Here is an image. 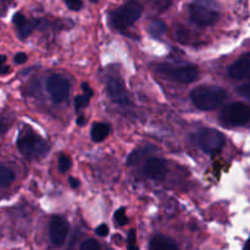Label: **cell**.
<instances>
[{
  "instance_id": "1",
  "label": "cell",
  "mask_w": 250,
  "mask_h": 250,
  "mask_svg": "<svg viewBox=\"0 0 250 250\" xmlns=\"http://www.w3.org/2000/svg\"><path fill=\"white\" fill-rule=\"evenodd\" d=\"M17 149L24 158L41 159L48 154L50 146H49L48 142L34 133L31 128L26 127L24 129H22L17 138Z\"/></svg>"
},
{
  "instance_id": "2",
  "label": "cell",
  "mask_w": 250,
  "mask_h": 250,
  "mask_svg": "<svg viewBox=\"0 0 250 250\" xmlns=\"http://www.w3.org/2000/svg\"><path fill=\"white\" fill-rule=\"evenodd\" d=\"M226 92L219 87H198L190 92L192 103L200 110H215L226 99Z\"/></svg>"
},
{
  "instance_id": "3",
  "label": "cell",
  "mask_w": 250,
  "mask_h": 250,
  "mask_svg": "<svg viewBox=\"0 0 250 250\" xmlns=\"http://www.w3.org/2000/svg\"><path fill=\"white\" fill-rule=\"evenodd\" d=\"M143 6L137 1H128L110 15V20L115 28L124 29L132 26L141 17Z\"/></svg>"
},
{
  "instance_id": "4",
  "label": "cell",
  "mask_w": 250,
  "mask_h": 250,
  "mask_svg": "<svg viewBox=\"0 0 250 250\" xmlns=\"http://www.w3.org/2000/svg\"><path fill=\"white\" fill-rule=\"evenodd\" d=\"M198 146L205 153L214 154L221 150L225 146V136L214 128H204L195 136Z\"/></svg>"
},
{
  "instance_id": "5",
  "label": "cell",
  "mask_w": 250,
  "mask_h": 250,
  "mask_svg": "<svg viewBox=\"0 0 250 250\" xmlns=\"http://www.w3.org/2000/svg\"><path fill=\"white\" fill-rule=\"evenodd\" d=\"M221 120L229 126H242L250 121V107L243 103H232L221 111Z\"/></svg>"
},
{
  "instance_id": "6",
  "label": "cell",
  "mask_w": 250,
  "mask_h": 250,
  "mask_svg": "<svg viewBox=\"0 0 250 250\" xmlns=\"http://www.w3.org/2000/svg\"><path fill=\"white\" fill-rule=\"evenodd\" d=\"M160 68L164 75L178 83H190L197 80L198 68L194 65H163Z\"/></svg>"
},
{
  "instance_id": "7",
  "label": "cell",
  "mask_w": 250,
  "mask_h": 250,
  "mask_svg": "<svg viewBox=\"0 0 250 250\" xmlns=\"http://www.w3.org/2000/svg\"><path fill=\"white\" fill-rule=\"evenodd\" d=\"M71 84L67 78L60 75H53L46 81V90L54 102L62 103L70 94Z\"/></svg>"
},
{
  "instance_id": "8",
  "label": "cell",
  "mask_w": 250,
  "mask_h": 250,
  "mask_svg": "<svg viewBox=\"0 0 250 250\" xmlns=\"http://www.w3.org/2000/svg\"><path fill=\"white\" fill-rule=\"evenodd\" d=\"M189 15L192 21L200 27L212 26L214 23H216L220 17L219 12L216 10L209 9V7L198 4V2L190 5Z\"/></svg>"
},
{
  "instance_id": "9",
  "label": "cell",
  "mask_w": 250,
  "mask_h": 250,
  "mask_svg": "<svg viewBox=\"0 0 250 250\" xmlns=\"http://www.w3.org/2000/svg\"><path fill=\"white\" fill-rule=\"evenodd\" d=\"M68 229H70L68 222L63 217H51L50 224H49V232H50V239L53 244L58 247L62 246L67 238Z\"/></svg>"
},
{
  "instance_id": "10",
  "label": "cell",
  "mask_w": 250,
  "mask_h": 250,
  "mask_svg": "<svg viewBox=\"0 0 250 250\" xmlns=\"http://www.w3.org/2000/svg\"><path fill=\"white\" fill-rule=\"evenodd\" d=\"M106 90L109 97L111 98L112 102L120 105H129L131 100H129L127 90L125 88L124 82L120 80L119 77H111L109 78L106 83Z\"/></svg>"
},
{
  "instance_id": "11",
  "label": "cell",
  "mask_w": 250,
  "mask_h": 250,
  "mask_svg": "<svg viewBox=\"0 0 250 250\" xmlns=\"http://www.w3.org/2000/svg\"><path fill=\"white\" fill-rule=\"evenodd\" d=\"M229 75L233 80H246L250 77V53L242 55L229 67Z\"/></svg>"
},
{
  "instance_id": "12",
  "label": "cell",
  "mask_w": 250,
  "mask_h": 250,
  "mask_svg": "<svg viewBox=\"0 0 250 250\" xmlns=\"http://www.w3.org/2000/svg\"><path fill=\"white\" fill-rule=\"evenodd\" d=\"M144 173L148 176L149 178H154V180H161L165 177L167 173V164L165 160L158 158H151L146 160V165H144Z\"/></svg>"
},
{
  "instance_id": "13",
  "label": "cell",
  "mask_w": 250,
  "mask_h": 250,
  "mask_svg": "<svg viewBox=\"0 0 250 250\" xmlns=\"http://www.w3.org/2000/svg\"><path fill=\"white\" fill-rule=\"evenodd\" d=\"M12 22L17 27V33H19V36L22 39L28 37L33 32V29H36V27L38 26V21L37 20H28L22 14L15 15L14 19H12Z\"/></svg>"
},
{
  "instance_id": "14",
  "label": "cell",
  "mask_w": 250,
  "mask_h": 250,
  "mask_svg": "<svg viewBox=\"0 0 250 250\" xmlns=\"http://www.w3.org/2000/svg\"><path fill=\"white\" fill-rule=\"evenodd\" d=\"M149 248L150 250H180L177 243L173 239L161 236V234H158L151 239Z\"/></svg>"
},
{
  "instance_id": "15",
  "label": "cell",
  "mask_w": 250,
  "mask_h": 250,
  "mask_svg": "<svg viewBox=\"0 0 250 250\" xmlns=\"http://www.w3.org/2000/svg\"><path fill=\"white\" fill-rule=\"evenodd\" d=\"M110 134V126L104 122H98L94 124L92 127V131H90V136L92 139L97 143L103 142L104 139H106V137Z\"/></svg>"
},
{
  "instance_id": "16",
  "label": "cell",
  "mask_w": 250,
  "mask_h": 250,
  "mask_svg": "<svg viewBox=\"0 0 250 250\" xmlns=\"http://www.w3.org/2000/svg\"><path fill=\"white\" fill-rule=\"evenodd\" d=\"M166 29H167V26H166L165 22L160 21V20H154L149 23L148 31L149 33L151 34L155 38H160L164 34L166 33Z\"/></svg>"
},
{
  "instance_id": "17",
  "label": "cell",
  "mask_w": 250,
  "mask_h": 250,
  "mask_svg": "<svg viewBox=\"0 0 250 250\" xmlns=\"http://www.w3.org/2000/svg\"><path fill=\"white\" fill-rule=\"evenodd\" d=\"M15 180L14 171L10 170L7 166L0 164V188L7 187Z\"/></svg>"
},
{
  "instance_id": "18",
  "label": "cell",
  "mask_w": 250,
  "mask_h": 250,
  "mask_svg": "<svg viewBox=\"0 0 250 250\" xmlns=\"http://www.w3.org/2000/svg\"><path fill=\"white\" fill-rule=\"evenodd\" d=\"M58 166H59V170H60V172L66 173L68 170H70L71 166H72V160H71V158L68 155L61 154V155L59 156Z\"/></svg>"
},
{
  "instance_id": "19",
  "label": "cell",
  "mask_w": 250,
  "mask_h": 250,
  "mask_svg": "<svg viewBox=\"0 0 250 250\" xmlns=\"http://www.w3.org/2000/svg\"><path fill=\"white\" fill-rule=\"evenodd\" d=\"M80 250H102V247H100L99 242L95 241V239H93V238H90V239H87V241L83 242Z\"/></svg>"
},
{
  "instance_id": "20",
  "label": "cell",
  "mask_w": 250,
  "mask_h": 250,
  "mask_svg": "<svg viewBox=\"0 0 250 250\" xmlns=\"http://www.w3.org/2000/svg\"><path fill=\"white\" fill-rule=\"evenodd\" d=\"M115 221L120 225V226H124L127 224V216H126V210L124 208H120L119 210L115 211Z\"/></svg>"
},
{
  "instance_id": "21",
  "label": "cell",
  "mask_w": 250,
  "mask_h": 250,
  "mask_svg": "<svg viewBox=\"0 0 250 250\" xmlns=\"http://www.w3.org/2000/svg\"><path fill=\"white\" fill-rule=\"evenodd\" d=\"M89 104V97H87V95H78V97H76L75 99V107L77 110H81L83 109V107H85L87 105Z\"/></svg>"
},
{
  "instance_id": "22",
  "label": "cell",
  "mask_w": 250,
  "mask_h": 250,
  "mask_svg": "<svg viewBox=\"0 0 250 250\" xmlns=\"http://www.w3.org/2000/svg\"><path fill=\"white\" fill-rule=\"evenodd\" d=\"M127 246H128V250H138V247H137L136 242V231L134 229H131L128 232V237H127Z\"/></svg>"
},
{
  "instance_id": "23",
  "label": "cell",
  "mask_w": 250,
  "mask_h": 250,
  "mask_svg": "<svg viewBox=\"0 0 250 250\" xmlns=\"http://www.w3.org/2000/svg\"><path fill=\"white\" fill-rule=\"evenodd\" d=\"M10 125H11V119L1 115V116H0V136L4 134L5 132L10 128Z\"/></svg>"
},
{
  "instance_id": "24",
  "label": "cell",
  "mask_w": 250,
  "mask_h": 250,
  "mask_svg": "<svg viewBox=\"0 0 250 250\" xmlns=\"http://www.w3.org/2000/svg\"><path fill=\"white\" fill-rule=\"evenodd\" d=\"M237 93H238L241 97L246 98V99H248L250 102V83H247V84H243L241 85V87H238Z\"/></svg>"
},
{
  "instance_id": "25",
  "label": "cell",
  "mask_w": 250,
  "mask_h": 250,
  "mask_svg": "<svg viewBox=\"0 0 250 250\" xmlns=\"http://www.w3.org/2000/svg\"><path fill=\"white\" fill-rule=\"evenodd\" d=\"M10 72V67L6 65V56L0 55V76L7 75Z\"/></svg>"
},
{
  "instance_id": "26",
  "label": "cell",
  "mask_w": 250,
  "mask_h": 250,
  "mask_svg": "<svg viewBox=\"0 0 250 250\" xmlns=\"http://www.w3.org/2000/svg\"><path fill=\"white\" fill-rule=\"evenodd\" d=\"M66 6L70 10H72V11H78L83 6V4L80 0H67L66 1Z\"/></svg>"
},
{
  "instance_id": "27",
  "label": "cell",
  "mask_w": 250,
  "mask_h": 250,
  "mask_svg": "<svg viewBox=\"0 0 250 250\" xmlns=\"http://www.w3.org/2000/svg\"><path fill=\"white\" fill-rule=\"evenodd\" d=\"M95 233H97L99 237H106L107 234H109V227H107L105 224H102L99 227H97Z\"/></svg>"
},
{
  "instance_id": "28",
  "label": "cell",
  "mask_w": 250,
  "mask_h": 250,
  "mask_svg": "<svg viewBox=\"0 0 250 250\" xmlns=\"http://www.w3.org/2000/svg\"><path fill=\"white\" fill-rule=\"evenodd\" d=\"M27 61V55L24 53H19L15 55V62L16 63H24Z\"/></svg>"
},
{
  "instance_id": "29",
  "label": "cell",
  "mask_w": 250,
  "mask_h": 250,
  "mask_svg": "<svg viewBox=\"0 0 250 250\" xmlns=\"http://www.w3.org/2000/svg\"><path fill=\"white\" fill-rule=\"evenodd\" d=\"M82 89H83V92H84V95H87V97L90 98L93 95L92 88H90L89 85L87 84V83H83V84H82Z\"/></svg>"
},
{
  "instance_id": "30",
  "label": "cell",
  "mask_w": 250,
  "mask_h": 250,
  "mask_svg": "<svg viewBox=\"0 0 250 250\" xmlns=\"http://www.w3.org/2000/svg\"><path fill=\"white\" fill-rule=\"evenodd\" d=\"M68 183H70V186L72 188H78V187H80V181H78L77 178L70 177V178H68Z\"/></svg>"
},
{
  "instance_id": "31",
  "label": "cell",
  "mask_w": 250,
  "mask_h": 250,
  "mask_svg": "<svg viewBox=\"0 0 250 250\" xmlns=\"http://www.w3.org/2000/svg\"><path fill=\"white\" fill-rule=\"evenodd\" d=\"M85 122H87V120H85V117L82 116V115L77 117V125H78V126H84Z\"/></svg>"
},
{
  "instance_id": "32",
  "label": "cell",
  "mask_w": 250,
  "mask_h": 250,
  "mask_svg": "<svg viewBox=\"0 0 250 250\" xmlns=\"http://www.w3.org/2000/svg\"><path fill=\"white\" fill-rule=\"evenodd\" d=\"M244 250H250V239L248 242H247L246 246H244Z\"/></svg>"
}]
</instances>
